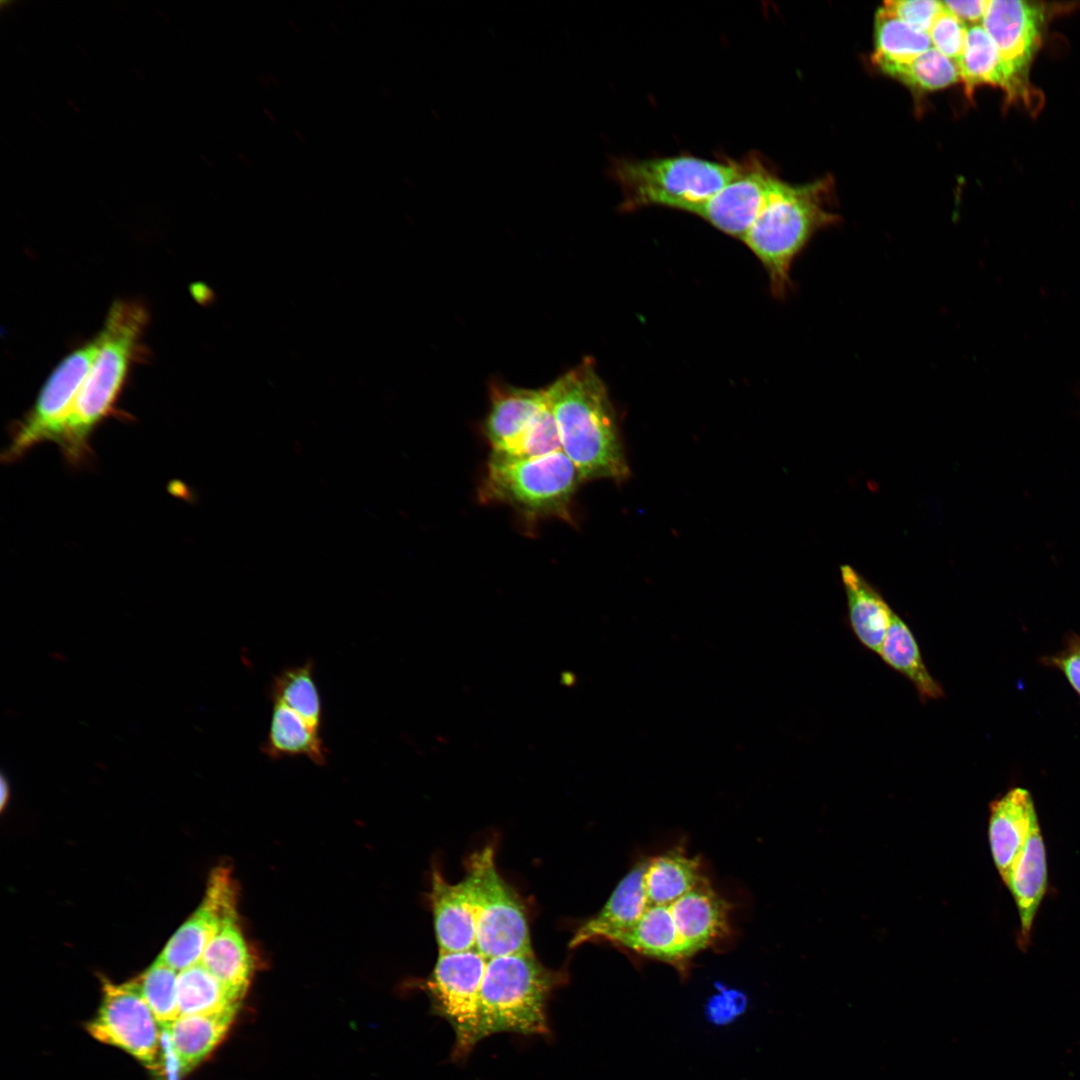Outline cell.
I'll use <instances>...</instances> for the list:
<instances>
[{
  "label": "cell",
  "mask_w": 1080,
  "mask_h": 1080,
  "mask_svg": "<svg viewBox=\"0 0 1080 1080\" xmlns=\"http://www.w3.org/2000/svg\"><path fill=\"white\" fill-rule=\"evenodd\" d=\"M545 391L562 451L582 480L625 481L630 468L617 413L594 360L584 358L546 386Z\"/></svg>",
  "instance_id": "6da1fadb"
},
{
  "label": "cell",
  "mask_w": 1080,
  "mask_h": 1080,
  "mask_svg": "<svg viewBox=\"0 0 1080 1080\" xmlns=\"http://www.w3.org/2000/svg\"><path fill=\"white\" fill-rule=\"evenodd\" d=\"M148 321L145 307L133 300L114 302L98 334L99 348L79 389L58 439L65 460L74 467L91 457L90 439L115 404L136 359Z\"/></svg>",
  "instance_id": "7a4b0ae2"
},
{
  "label": "cell",
  "mask_w": 1080,
  "mask_h": 1080,
  "mask_svg": "<svg viewBox=\"0 0 1080 1080\" xmlns=\"http://www.w3.org/2000/svg\"><path fill=\"white\" fill-rule=\"evenodd\" d=\"M831 184L830 178L801 185L778 178L742 239L764 267L776 297L791 289L793 264L814 235L839 220L827 208Z\"/></svg>",
  "instance_id": "3957f363"
},
{
  "label": "cell",
  "mask_w": 1080,
  "mask_h": 1080,
  "mask_svg": "<svg viewBox=\"0 0 1080 1080\" xmlns=\"http://www.w3.org/2000/svg\"><path fill=\"white\" fill-rule=\"evenodd\" d=\"M739 166V159L709 160L690 154L615 157L608 176L621 190L623 211L658 206L694 214L737 174Z\"/></svg>",
  "instance_id": "277c9868"
},
{
  "label": "cell",
  "mask_w": 1080,
  "mask_h": 1080,
  "mask_svg": "<svg viewBox=\"0 0 1080 1080\" xmlns=\"http://www.w3.org/2000/svg\"><path fill=\"white\" fill-rule=\"evenodd\" d=\"M582 482L562 450L529 459L491 453L478 497L482 503L508 505L527 521L558 518L573 523V501Z\"/></svg>",
  "instance_id": "5b68a950"
},
{
  "label": "cell",
  "mask_w": 1080,
  "mask_h": 1080,
  "mask_svg": "<svg viewBox=\"0 0 1080 1080\" xmlns=\"http://www.w3.org/2000/svg\"><path fill=\"white\" fill-rule=\"evenodd\" d=\"M562 975L533 952L487 960L481 986V1040L498 1033L547 1035V1004Z\"/></svg>",
  "instance_id": "8992f818"
},
{
  "label": "cell",
  "mask_w": 1080,
  "mask_h": 1080,
  "mask_svg": "<svg viewBox=\"0 0 1080 1080\" xmlns=\"http://www.w3.org/2000/svg\"><path fill=\"white\" fill-rule=\"evenodd\" d=\"M465 878L475 906L476 949L487 959L533 952L526 909L500 875L491 846L469 857Z\"/></svg>",
  "instance_id": "52a82bcc"
},
{
  "label": "cell",
  "mask_w": 1080,
  "mask_h": 1080,
  "mask_svg": "<svg viewBox=\"0 0 1080 1080\" xmlns=\"http://www.w3.org/2000/svg\"><path fill=\"white\" fill-rule=\"evenodd\" d=\"M487 960L476 948L439 953L426 983L434 1014L454 1032L451 1056L456 1061L481 1041L480 995Z\"/></svg>",
  "instance_id": "ba28073f"
},
{
  "label": "cell",
  "mask_w": 1080,
  "mask_h": 1080,
  "mask_svg": "<svg viewBox=\"0 0 1080 1080\" xmlns=\"http://www.w3.org/2000/svg\"><path fill=\"white\" fill-rule=\"evenodd\" d=\"M99 348L98 336L67 355L54 369L28 413L11 433L2 461L12 463L44 442L57 443Z\"/></svg>",
  "instance_id": "9c48e42d"
},
{
  "label": "cell",
  "mask_w": 1080,
  "mask_h": 1080,
  "mask_svg": "<svg viewBox=\"0 0 1080 1080\" xmlns=\"http://www.w3.org/2000/svg\"><path fill=\"white\" fill-rule=\"evenodd\" d=\"M102 1001L87 1030L96 1040L120 1048L149 1069H157L162 1031L133 981L103 983Z\"/></svg>",
  "instance_id": "30bf717a"
},
{
  "label": "cell",
  "mask_w": 1080,
  "mask_h": 1080,
  "mask_svg": "<svg viewBox=\"0 0 1080 1080\" xmlns=\"http://www.w3.org/2000/svg\"><path fill=\"white\" fill-rule=\"evenodd\" d=\"M1045 8L1020 0H991L983 18V28L994 41L1015 99H1029L1028 73L1040 47Z\"/></svg>",
  "instance_id": "8fae6325"
},
{
  "label": "cell",
  "mask_w": 1080,
  "mask_h": 1080,
  "mask_svg": "<svg viewBox=\"0 0 1080 1080\" xmlns=\"http://www.w3.org/2000/svg\"><path fill=\"white\" fill-rule=\"evenodd\" d=\"M737 174L694 215L719 231L742 240L766 204L779 178L758 153L739 159Z\"/></svg>",
  "instance_id": "7c38bea8"
},
{
  "label": "cell",
  "mask_w": 1080,
  "mask_h": 1080,
  "mask_svg": "<svg viewBox=\"0 0 1080 1080\" xmlns=\"http://www.w3.org/2000/svg\"><path fill=\"white\" fill-rule=\"evenodd\" d=\"M237 909V888L231 871L215 868L205 895L192 915L168 940L159 958L180 972L199 963L223 918Z\"/></svg>",
  "instance_id": "4fadbf2b"
},
{
  "label": "cell",
  "mask_w": 1080,
  "mask_h": 1080,
  "mask_svg": "<svg viewBox=\"0 0 1080 1080\" xmlns=\"http://www.w3.org/2000/svg\"><path fill=\"white\" fill-rule=\"evenodd\" d=\"M489 408L482 433L491 453H503L533 424L547 405L545 388L530 389L492 379L488 383Z\"/></svg>",
  "instance_id": "5bb4252c"
},
{
  "label": "cell",
  "mask_w": 1080,
  "mask_h": 1080,
  "mask_svg": "<svg viewBox=\"0 0 1080 1080\" xmlns=\"http://www.w3.org/2000/svg\"><path fill=\"white\" fill-rule=\"evenodd\" d=\"M679 935L693 957L730 934L729 903L703 880L669 905Z\"/></svg>",
  "instance_id": "9a60e30c"
},
{
  "label": "cell",
  "mask_w": 1080,
  "mask_h": 1080,
  "mask_svg": "<svg viewBox=\"0 0 1080 1080\" xmlns=\"http://www.w3.org/2000/svg\"><path fill=\"white\" fill-rule=\"evenodd\" d=\"M1036 821L1038 817L1033 797L1024 787H1013L990 803L989 844L994 864L1004 883Z\"/></svg>",
  "instance_id": "2e32d148"
},
{
  "label": "cell",
  "mask_w": 1080,
  "mask_h": 1080,
  "mask_svg": "<svg viewBox=\"0 0 1080 1080\" xmlns=\"http://www.w3.org/2000/svg\"><path fill=\"white\" fill-rule=\"evenodd\" d=\"M430 903L439 953L476 948L475 906L467 879L448 882L433 871Z\"/></svg>",
  "instance_id": "e0dca14e"
},
{
  "label": "cell",
  "mask_w": 1080,
  "mask_h": 1080,
  "mask_svg": "<svg viewBox=\"0 0 1080 1080\" xmlns=\"http://www.w3.org/2000/svg\"><path fill=\"white\" fill-rule=\"evenodd\" d=\"M648 859H641L617 884L598 913L577 929L569 946L590 941H607L630 929L648 908L644 872Z\"/></svg>",
  "instance_id": "ac0fdd59"
},
{
  "label": "cell",
  "mask_w": 1080,
  "mask_h": 1080,
  "mask_svg": "<svg viewBox=\"0 0 1080 1080\" xmlns=\"http://www.w3.org/2000/svg\"><path fill=\"white\" fill-rule=\"evenodd\" d=\"M610 943L674 967L687 977L692 956L677 930L669 906H648L641 918Z\"/></svg>",
  "instance_id": "d6986e66"
},
{
  "label": "cell",
  "mask_w": 1080,
  "mask_h": 1080,
  "mask_svg": "<svg viewBox=\"0 0 1080 1080\" xmlns=\"http://www.w3.org/2000/svg\"><path fill=\"white\" fill-rule=\"evenodd\" d=\"M1019 914L1018 944L1026 950L1034 919L1047 887L1046 852L1039 822L1036 821L1016 857L1005 881Z\"/></svg>",
  "instance_id": "ffe728a7"
},
{
  "label": "cell",
  "mask_w": 1080,
  "mask_h": 1080,
  "mask_svg": "<svg viewBox=\"0 0 1080 1080\" xmlns=\"http://www.w3.org/2000/svg\"><path fill=\"white\" fill-rule=\"evenodd\" d=\"M200 962L234 999L242 1000L252 977L253 960L239 926L237 909L223 918Z\"/></svg>",
  "instance_id": "44dd1931"
},
{
  "label": "cell",
  "mask_w": 1080,
  "mask_h": 1080,
  "mask_svg": "<svg viewBox=\"0 0 1080 1080\" xmlns=\"http://www.w3.org/2000/svg\"><path fill=\"white\" fill-rule=\"evenodd\" d=\"M238 1008L214 1014L180 1015L166 1030L182 1073L202 1062L227 1033Z\"/></svg>",
  "instance_id": "7402d4cb"
},
{
  "label": "cell",
  "mask_w": 1080,
  "mask_h": 1080,
  "mask_svg": "<svg viewBox=\"0 0 1080 1080\" xmlns=\"http://www.w3.org/2000/svg\"><path fill=\"white\" fill-rule=\"evenodd\" d=\"M840 572L851 628L863 646L878 654L894 612L851 566L842 565Z\"/></svg>",
  "instance_id": "603a6c76"
},
{
  "label": "cell",
  "mask_w": 1080,
  "mask_h": 1080,
  "mask_svg": "<svg viewBox=\"0 0 1080 1080\" xmlns=\"http://www.w3.org/2000/svg\"><path fill=\"white\" fill-rule=\"evenodd\" d=\"M706 878L698 857L675 847L647 860L644 888L649 906H669Z\"/></svg>",
  "instance_id": "cb8c5ba5"
},
{
  "label": "cell",
  "mask_w": 1080,
  "mask_h": 1080,
  "mask_svg": "<svg viewBox=\"0 0 1080 1080\" xmlns=\"http://www.w3.org/2000/svg\"><path fill=\"white\" fill-rule=\"evenodd\" d=\"M881 659L915 687L920 698L936 700L944 695L941 685L927 669L913 633L895 613L879 650Z\"/></svg>",
  "instance_id": "d4e9b609"
},
{
  "label": "cell",
  "mask_w": 1080,
  "mask_h": 1080,
  "mask_svg": "<svg viewBox=\"0 0 1080 1080\" xmlns=\"http://www.w3.org/2000/svg\"><path fill=\"white\" fill-rule=\"evenodd\" d=\"M262 751L272 759L303 756L323 764L327 749L320 731L285 705L273 702L272 716Z\"/></svg>",
  "instance_id": "484cf974"
},
{
  "label": "cell",
  "mask_w": 1080,
  "mask_h": 1080,
  "mask_svg": "<svg viewBox=\"0 0 1080 1080\" xmlns=\"http://www.w3.org/2000/svg\"><path fill=\"white\" fill-rule=\"evenodd\" d=\"M956 64L969 97L976 87L984 84L998 86L1009 99H1015L999 51L983 26L976 24L967 28L964 49Z\"/></svg>",
  "instance_id": "4316f807"
},
{
  "label": "cell",
  "mask_w": 1080,
  "mask_h": 1080,
  "mask_svg": "<svg viewBox=\"0 0 1080 1080\" xmlns=\"http://www.w3.org/2000/svg\"><path fill=\"white\" fill-rule=\"evenodd\" d=\"M874 24L872 60L880 69L908 63L932 47L927 32L909 25L883 7L878 9Z\"/></svg>",
  "instance_id": "83f0119b"
},
{
  "label": "cell",
  "mask_w": 1080,
  "mask_h": 1080,
  "mask_svg": "<svg viewBox=\"0 0 1080 1080\" xmlns=\"http://www.w3.org/2000/svg\"><path fill=\"white\" fill-rule=\"evenodd\" d=\"M271 698L296 712L314 729L321 730L322 703L311 660L277 674L272 682Z\"/></svg>",
  "instance_id": "f1b7e54d"
},
{
  "label": "cell",
  "mask_w": 1080,
  "mask_h": 1080,
  "mask_svg": "<svg viewBox=\"0 0 1080 1080\" xmlns=\"http://www.w3.org/2000/svg\"><path fill=\"white\" fill-rule=\"evenodd\" d=\"M180 1015L214 1014L239 1007L225 987L201 962L178 973Z\"/></svg>",
  "instance_id": "f546056e"
},
{
  "label": "cell",
  "mask_w": 1080,
  "mask_h": 1080,
  "mask_svg": "<svg viewBox=\"0 0 1080 1080\" xmlns=\"http://www.w3.org/2000/svg\"><path fill=\"white\" fill-rule=\"evenodd\" d=\"M881 70L919 92L943 89L960 79L957 64L933 46L908 63Z\"/></svg>",
  "instance_id": "4dcf8cb0"
},
{
  "label": "cell",
  "mask_w": 1080,
  "mask_h": 1080,
  "mask_svg": "<svg viewBox=\"0 0 1080 1080\" xmlns=\"http://www.w3.org/2000/svg\"><path fill=\"white\" fill-rule=\"evenodd\" d=\"M178 973L157 957L138 978L132 980L164 1031L180 1016Z\"/></svg>",
  "instance_id": "1f68e13d"
},
{
  "label": "cell",
  "mask_w": 1080,
  "mask_h": 1080,
  "mask_svg": "<svg viewBox=\"0 0 1080 1080\" xmlns=\"http://www.w3.org/2000/svg\"><path fill=\"white\" fill-rule=\"evenodd\" d=\"M561 450L557 423L548 402L533 424L517 441L503 453L493 454L510 458L529 459Z\"/></svg>",
  "instance_id": "d6a6232c"
},
{
  "label": "cell",
  "mask_w": 1080,
  "mask_h": 1080,
  "mask_svg": "<svg viewBox=\"0 0 1080 1080\" xmlns=\"http://www.w3.org/2000/svg\"><path fill=\"white\" fill-rule=\"evenodd\" d=\"M966 30L964 23L943 6L928 35L933 47L956 63L964 49Z\"/></svg>",
  "instance_id": "836d02e7"
},
{
  "label": "cell",
  "mask_w": 1080,
  "mask_h": 1080,
  "mask_svg": "<svg viewBox=\"0 0 1080 1080\" xmlns=\"http://www.w3.org/2000/svg\"><path fill=\"white\" fill-rule=\"evenodd\" d=\"M1042 666L1060 671L1071 688L1080 698V635L1068 632L1063 641V648L1054 654L1039 658Z\"/></svg>",
  "instance_id": "e575fe53"
},
{
  "label": "cell",
  "mask_w": 1080,
  "mask_h": 1080,
  "mask_svg": "<svg viewBox=\"0 0 1080 1080\" xmlns=\"http://www.w3.org/2000/svg\"><path fill=\"white\" fill-rule=\"evenodd\" d=\"M882 7L902 21L927 33L943 10L942 1L934 0L886 1Z\"/></svg>",
  "instance_id": "d590c367"
},
{
  "label": "cell",
  "mask_w": 1080,
  "mask_h": 1080,
  "mask_svg": "<svg viewBox=\"0 0 1080 1080\" xmlns=\"http://www.w3.org/2000/svg\"><path fill=\"white\" fill-rule=\"evenodd\" d=\"M942 4L946 10L951 12L964 24L965 22L976 25V22L983 21L988 1L986 0H967V1H942Z\"/></svg>",
  "instance_id": "8d00e7d4"
},
{
  "label": "cell",
  "mask_w": 1080,
  "mask_h": 1080,
  "mask_svg": "<svg viewBox=\"0 0 1080 1080\" xmlns=\"http://www.w3.org/2000/svg\"><path fill=\"white\" fill-rule=\"evenodd\" d=\"M10 786L5 775L2 773L0 777V808L3 810L9 801Z\"/></svg>",
  "instance_id": "74e56055"
}]
</instances>
